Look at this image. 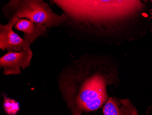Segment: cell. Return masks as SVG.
I'll list each match as a JSON object with an SVG mask.
<instances>
[{
    "mask_svg": "<svg viewBox=\"0 0 152 115\" xmlns=\"http://www.w3.org/2000/svg\"><path fill=\"white\" fill-rule=\"evenodd\" d=\"M61 97L72 115L99 109L108 99L112 71L102 56L86 55L70 62L58 78Z\"/></svg>",
    "mask_w": 152,
    "mask_h": 115,
    "instance_id": "cell-1",
    "label": "cell"
},
{
    "mask_svg": "<svg viewBox=\"0 0 152 115\" xmlns=\"http://www.w3.org/2000/svg\"><path fill=\"white\" fill-rule=\"evenodd\" d=\"M58 7L66 20L61 26L68 35L87 40L98 39L113 25L142 9L128 0H48Z\"/></svg>",
    "mask_w": 152,
    "mask_h": 115,
    "instance_id": "cell-2",
    "label": "cell"
},
{
    "mask_svg": "<svg viewBox=\"0 0 152 115\" xmlns=\"http://www.w3.org/2000/svg\"><path fill=\"white\" fill-rule=\"evenodd\" d=\"M1 10L8 20L15 17L27 19L43 24L48 29L61 27L66 20L63 13H55L44 0H9Z\"/></svg>",
    "mask_w": 152,
    "mask_h": 115,
    "instance_id": "cell-3",
    "label": "cell"
},
{
    "mask_svg": "<svg viewBox=\"0 0 152 115\" xmlns=\"http://www.w3.org/2000/svg\"><path fill=\"white\" fill-rule=\"evenodd\" d=\"M20 19L18 17H14L8 20L6 24H0V49L3 51H20L30 48L32 45L13 30V27Z\"/></svg>",
    "mask_w": 152,
    "mask_h": 115,
    "instance_id": "cell-4",
    "label": "cell"
},
{
    "mask_svg": "<svg viewBox=\"0 0 152 115\" xmlns=\"http://www.w3.org/2000/svg\"><path fill=\"white\" fill-rule=\"evenodd\" d=\"M33 52L30 48L18 52H8L0 58V68L3 75H18L31 65Z\"/></svg>",
    "mask_w": 152,
    "mask_h": 115,
    "instance_id": "cell-5",
    "label": "cell"
},
{
    "mask_svg": "<svg viewBox=\"0 0 152 115\" xmlns=\"http://www.w3.org/2000/svg\"><path fill=\"white\" fill-rule=\"evenodd\" d=\"M18 30L23 32V38L31 44L39 37L47 36L48 29L46 26L26 19H20L14 25Z\"/></svg>",
    "mask_w": 152,
    "mask_h": 115,
    "instance_id": "cell-6",
    "label": "cell"
},
{
    "mask_svg": "<svg viewBox=\"0 0 152 115\" xmlns=\"http://www.w3.org/2000/svg\"><path fill=\"white\" fill-rule=\"evenodd\" d=\"M104 115H137L135 108L129 99L109 97L103 108Z\"/></svg>",
    "mask_w": 152,
    "mask_h": 115,
    "instance_id": "cell-7",
    "label": "cell"
},
{
    "mask_svg": "<svg viewBox=\"0 0 152 115\" xmlns=\"http://www.w3.org/2000/svg\"><path fill=\"white\" fill-rule=\"evenodd\" d=\"M150 13H151V15H152V9L150 10Z\"/></svg>",
    "mask_w": 152,
    "mask_h": 115,
    "instance_id": "cell-8",
    "label": "cell"
},
{
    "mask_svg": "<svg viewBox=\"0 0 152 115\" xmlns=\"http://www.w3.org/2000/svg\"><path fill=\"white\" fill-rule=\"evenodd\" d=\"M151 1H152V0H151Z\"/></svg>",
    "mask_w": 152,
    "mask_h": 115,
    "instance_id": "cell-9",
    "label": "cell"
}]
</instances>
